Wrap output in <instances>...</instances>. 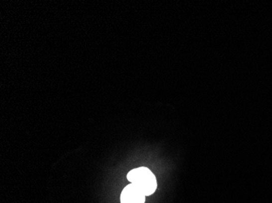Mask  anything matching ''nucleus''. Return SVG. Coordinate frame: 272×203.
<instances>
[{"mask_svg": "<svg viewBox=\"0 0 272 203\" xmlns=\"http://www.w3.org/2000/svg\"><path fill=\"white\" fill-rule=\"evenodd\" d=\"M127 180L137 186L145 196H150L155 193L158 183L153 172L145 167L131 170L127 174Z\"/></svg>", "mask_w": 272, "mask_h": 203, "instance_id": "obj_1", "label": "nucleus"}, {"mask_svg": "<svg viewBox=\"0 0 272 203\" xmlns=\"http://www.w3.org/2000/svg\"><path fill=\"white\" fill-rule=\"evenodd\" d=\"M145 198L144 193L137 186L131 183L122 190L121 203H144Z\"/></svg>", "mask_w": 272, "mask_h": 203, "instance_id": "obj_2", "label": "nucleus"}]
</instances>
